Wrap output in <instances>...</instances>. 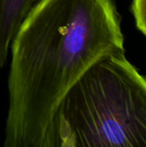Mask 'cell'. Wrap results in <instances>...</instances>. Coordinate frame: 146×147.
<instances>
[{
  "label": "cell",
  "instance_id": "5b68a950",
  "mask_svg": "<svg viewBox=\"0 0 146 147\" xmlns=\"http://www.w3.org/2000/svg\"><path fill=\"white\" fill-rule=\"evenodd\" d=\"M34 1H37V0H34Z\"/></svg>",
  "mask_w": 146,
  "mask_h": 147
},
{
  "label": "cell",
  "instance_id": "6da1fadb",
  "mask_svg": "<svg viewBox=\"0 0 146 147\" xmlns=\"http://www.w3.org/2000/svg\"><path fill=\"white\" fill-rule=\"evenodd\" d=\"M125 51L114 0H37L9 47L4 147H44L57 109L102 57Z\"/></svg>",
  "mask_w": 146,
  "mask_h": 147
},
{
  "label": "cell",
  "instance_id": "277c9868",
  "mask_svg": "<svg viewBox=\"0 0 146 147\" xmlns=\"http://www.w3.org/2000/svg\"><path fill=\"white\" fill-rule=\"evenodd\" d=\"M131 10L137 28L146 35V0H133Z\"/></svg>",
  "mask_w": 146,
  "mask_h": 147
},
{
  "label": "cell",
  "instance_id": "3957f363",
  "mask_svg": "<svg viewBox=\"0 0 146 147\" xmlns=\"http://www.w3.org/2000/svg\"><path fill=\"white\" fill-rule=\"evenodd\" d=\"M34 0H0V69L9 54L11 40Z\"/></svg>",
  "mask_w": 146,
  "mask_h": 147
},
{
  "label": "cell",
  "instance_id": "7a4b0ae2",
  "mask_svg": "<svg viewBox=\"0 0 146 147\" xmlns=\"http://www.w3.org/2000/svg\"><path fill=\"white\" fill-rule=\"evenodd\" d=\"M44 147H146V77L124 51L102 57L70 89Z\"/></svg>",
  "mask_w": 146,
  "mask_h": 147
}]
</instances>
